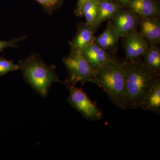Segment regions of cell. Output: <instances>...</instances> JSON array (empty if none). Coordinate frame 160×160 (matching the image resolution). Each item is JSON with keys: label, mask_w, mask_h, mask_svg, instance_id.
<instances>
[{"label": "cell", "mask_w": 160, "mask_h": 160, "mask_svg": "<svg viewBox=\"0 0 160 160\" xmlns=\"http://www.w3.org/2000/svg\"><path fill=\"white\" fill-rule=\"evenodd\" d=\"M99 0H87L84 3L82 10V16L85 17L86 24L95 29L97 25L98 6Z\"/></svg>", "instance_id": "cell-16"}, {"label": "cell", "mask_w": 160, "mask_h": 160, "mask_svg": "<svg viewBox=\"0 0 160 160\" xmlns=\"http://www.w3.org/2000/svg\"><path fill=\"white\" fill-rule=\"evenodd\" d=\"M27 37L25 35L21 37L14 38L10 41H6L0 40V52L3 51L4 49L8 48H19L17 43Z\"/></svg>", "instance_id": "cell-19"}, {"label": "cell", "mask_w": 160, "mask_h": 160, "mask_svg": "<svg viewBox=\"0 0 160 160\" xmlns=\"http://www.w3.org/2000/svg\"><path fill=\"white\" fill-rule=\"evenodd\" d=\"M124 7L114 0H99L98 6L97 25L110 19L113 15Z\"/></svg>", "instance_id": "cell-14"}, {"label": "cell", "mask_w": 160, "mask_h": 160, "mask_svg": "<svg viewBox=\"0 0 160 160\" xmlns=\"http://www.w3.org/2000/svg\"><path fill=\"white\" fill-rule=\"evenodd\" d=\"M140 108L160 114V78H157L151 88L147 92L140 104Z\"/></svg>", "instance_id": "cell-13"}, {"label": "cell", "mask_w": 160, "mask_h": 160, "mask_svg": "<svg viewBox=\"0 0 160 160\" xmlns=\"http://www.w3.org/2000/svg\"><path fill=\"white\" fill-rule=\"evenodd\" d=\"M87 0H78L76 8L74 11V13L76 16L79 17H82V9L84 3L86 2Z\"/></svg>", "instance_id": "cell-20"}, {"label": "cell", "mask_w": 160, "mask_h": 160, "mask_svg": "<svg viewBox=\"0 0 160 160\" xmlns=\"http://www.w3.org/2000/svg\"><path fill=\"white\" fill-rule=\"evenodd\" d=\"M63 62L69 74V78L66 82L74 85L80 82L82 86L87 82H91L96 71L88 62L82 50L71 49L69 54L63 58Z\"/></svg>", "instance_id": "cell-4"}, {"label": "cell", "mask_w": 160, "mask_h": 160, "mask_svg": "<svg viewBox=\"0 0 160 160\" xmlns=\"http://www.w3.org/2000/svg\"><path fill=\"white\" fill-rule=\"evenodd\" d=\"M123 64L126 71V106L130 109H138L160 75L152 71L141 60Z\"/></svg>", "instance_id": "cell-1"}, {"label": "cell", "mask_w": 160, "mask_h": 160, "mask_svg": "<svg viewBox=\"0 0 160 160\" xmlns=\"http://www.w3.org/2000/svg\"><path fill=\"white\" fill-rule=\"evenodd\" d=\"M18 69V65L14 64L12 60L0 57V76L5 75L8 72L16 71Z\"/></svg>", "instance_id": "cell-18"}, {"label": "cell", "mask_w": 160, "mask_h": 160, "mask_svg": "<svg viewBox=\"0 0 160 160\" xmlns=\"http://www.w3.org/2000/svg\"><path fill=\"white\" fill-rule=\"evenodd\" d=\"M117 2L120 3L121 5H122L125 7H128L129 3L131 2L132 0H114Z\"/></svg>", "instance_id": "cell-21"}, {"label": "cell", "mask_w": 160, "mask_h": 160, "mask_svg": "<svg viewBox=\"0 0 160 160\" xmlns=\"http://www.w3.org/2000/svg\"><path fill=\"white\" fill-rule=\"evenodd\" d=\"M91 82L102 88L118 108L127 109L126 71L123 63L116 60L108 63L96 72Z\"/></svg>", "instance_id": "cell-2"}, {"label": "cell", "mask_w": 160, "mask_h": 160, "mask_svg": "<svg viewBox=\"0 0 160 160\" xmlns=\"http://www.w3.org/2000/svg\"><path fill=\"white\" fill-rule=\"evenodd\" d=\"M119 38L109 19L106 29L102 33L95 37L94 43L111 54H114L118 50Z\"/></svg>", "instance_id": "cell-10"}, {"label": "cell", "mask_w": 160, "mask_h": 160, "mask_svg": "<svg viewBox=\"0 0 160 160\" xmlns=\"http://www.w3.org/2000/svg\"><path fill=\"white\" fill-rule=\"evenodd\" d=\"M154 1H155V2H157L158 3V4H159L160 0H154Z\"/></svg>", "instance_id": "cell-22"}, {"label": "cell", "mask_w": 160, "mask_h": 160, "mask_svg": "<svg viewBox=\"0 0 160 160\" xmlns=\"http://www.w3.org/2000/svg\"><path fill=\"white\" fill-rule=\"evenodd\" d=\"M139 33L149 44L158 45L160 43V22L158 18H140Z\"/></svg>", "instance_id": "cell-9"}, {"label": "cell", "mask_w": 160, "mask_h": 160, "mask_svg": "<svg viewBox=\"0 0 160 160\" xmlns=\"http://www.w3.org/2000/svg\"><path fill=\"white\" fill-rule=\"evenodd\" d=\"M139 20L138 16L128 7L119 9L110 19L119 37L124 38L136 30Z\"/></svg>", "instance_id": "cell-6"}, {"label": "cell", "mask_w": 160, "mask_h": 160, "mask_svg": "<svg viewBox=\"0 0 160 160\" xmlns=\"http://www.w3.org/2000/svg\"><path fill=\"white\" fill-rule=\"evenodd\" d=\"M125 38V62L141 60V58L142 57L149 48V42L136 30L132 32Z\"/></svg>", "instance_id": "cell-7"}, {"label": "cell", "mask_w": 160, "mask_h": 160, "mask_svg": "<svg viewBox=\"0 0 160 160\" xmlns=\"http://www.w3.org/2000/svg\"><path fill=\"white\" fill-rule=\"evenodd\" d=\"M42 6L44 11L50 15L62 5L64 0H34Z\"/></svg>", "instance_id": "cell-17"}, {"label": "cell", "mask_w": 160, "mask_h": 160, "mask_svg": "<svg viewBox=\"0 0 160 160\" xmlns=\"http://www.w3.org/2000/svg\"><path fill=\"white\" fill-rule=\"evenodd\" d=\"M81 50L88 62L96 72L110 62L117 60L113 54L94 43L86 46Z\"/></svg>", "instance_id": "cell-8"}, {"label": "cell", "mask_w": 160, "mask_h": 160, "mask_svg": "<svg viewBox=\"0 0 160 160\" xmlns=\"http://www.w3.org/2000/svg\"><path fill=\"white\" fill-rule=\"evenodd\" d=\"M142 58L143 62L152 71L160 75V49L157 45L149 44V48Z\"/></svg>", "instance_id": "cell-15"}, {"label": "cell", "mask_w": 160, "mask_h": 160, "mask_svg": "<svg viewBox=\"0 0 160 160\" xmlns=\"http://www.w3.org/2000/svg\"><path fill=\"white\" fill-rule=\"evenodd\" d=\"M128 8L141 18H158L160 10L159 4L154 0H132Z\"/></svg>", "instance_id": "cell-12"}, {"label": "cell", "mask_w": 160, "mask_h": 160, "mask_svg": "<svg viewBox=\"0 0 160 160\" xmlns=\"http://www.w3.org/2000/svg\"><path fill=\"white\" fill-rule=\"evenodd\" d=\"M95 36L94 29L86 22L79 23L77 31L74 38L69 42L71 49L82 50L83 48L94 43Z\"/></svg>", "instance_id": "cell-11"}, {"label": "cell", "mask_w": 160, "mask_h": 160, "mask_svg": "<svg viewBox=\"0 0 160 160\" xmlns=\"http://www.w3.org/2000/svg\"><path fill=\"white\" fill-rule=\"evenodd\" d=\"M18 70L22 72L25 82L43 98L47 97L49 88L54 82L63 83L59 78L53 65L46 64L37 54L20 60Z\"/></svg>", "instance_id": "cell-3"}, {"label": "cell", "mask_w": 160, "mask_h": 160, "mask_svg": "<svg viewBox=\"0 0 160 160\" xmlns=\"http://www.w3.org/2000/svg\"><path fill=\"white\" fill-rule=\"evenodd\" d=\"M69 91L68 103L80 112L84 118L90 122L101 120L102 112L95 102L92 101L82 88H77L75 85L63 82Z\"/></svg>", "instance_id": "cell-5"}]
</instances>
